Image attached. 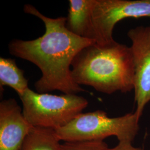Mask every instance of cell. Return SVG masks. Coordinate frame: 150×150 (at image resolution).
Masks as SVG:
<instances>
[{"label":"cell","instance_id":"6da1fadb","mask_svg":"<svg viewBox=\"0 0 150 150\" xmlns=\"http://www.w3.org/2000/svg\"><path fill=\"white\" fill-rule=\"evenodd\" d=\"M23 10L44 22L45 32L33 40H13L8 48L11 54L32 62L41 70L42 76L35 83L36 90L41 93L58 90L76 95L86 92L73 80L71 65L82 49L95 42L70 32L66 27L67 17L50 18L30 4Z\"/></svg>","mask_w":150,"mask_h":150},{"label":"cell","instance_id":"7a4b0ae2","mask_svg":"<svg viewBox=\"0 0 150 150\" xmlns=\"http://www.w3.org/2000/svg\"><path fill=\"white\" fill-rule=\"evenodd\" d=\"M71 71L77 85L91 86L103 93L134 90L131 49L116 41L107 45L95 43L82 49L74 59Z\"/></svg>","mask_w":150,"mask_h":150},{"label":"cell","instance_id":"3957f363","mask_svg":"<svg viewBox=\"0 0 150 150\" xmlns=\"http://www.w3.org/2000/svg\"><path fill=\"white\" fill-rule=\"evenodd\" d=\"M140 117L135 112L109 117L103 111L81 113L70 123L55 130L60 141L64 142L103 141L116 136L119 141L131 142L139 130Z\"/></svg>","mask_w":150,"mask_h":150},{"label":"cell","instance_id":"277c9868","mask_svg":"<svg viewBox=\"0 0 150 150\" xmlns=\"http://www.w3.org/2000/svg\"><path fill=\"white\" fill-rule=\"evenodd\" d=\"M25 117L33 127L56 130L70 123L87 107L85 98L76 94L56 95L28 88L20 97Z\"/></svg>","mask_w":150,"mask_h":150},{"label":"cell","instance_id":"5b68a950","mask_svg":"<svg viewBox=\"0 0 150 150\" xmlns=\"http://www.w3.org/2000/svg\"><path fill=\"white\" fill-rule=\"evenodd\" d=\"M144 17H150V0H94L87 38L100 45L111 44L117 22Z\"/></svg>","mask_w":150,"mask_h":150},{"label":"cell","instance_id":"8992f818","mask_svg":"<svg viewBox=\"0 0 150 150\" xmlns=\"http://www.w3.org/2000/svg\"><path fill=\"white\" fill-rule=\"evenodd\" d=\"M127 36L132 43L130 48L134 63L135 112L141 118L150 102V27L132 28Z\"/></svg>","mask_w":150,"mask_h":150},{"label":"cell","instance_id":"52a82bcc","mask_svg":"<svg viewBox=\"0 0 150 150\" xmlns=\"http://www.w3.org/2000/svg\"><path fill=\"white\" fill-rule=\"evenodd\" d=\"M33 126L13 98L0 103V150H20Z\"/></svg>","mask_w":150,"mask_h":150},{"label":"cell","instance_id":"ba28073f","mask_svg":"<svg viewBox=\"0 0 150 150\" xmlns=\"http://www.w3.org/2000/svg\"><path fill=\"white\" fill-rule=\"evenodd\" d=\"M94 0H70L66 27L70 32L87 38Z\"/></svg>","mask_w":150,"mask_h":150},{"label":"cell","instance_id":"9c48e42d","mask_svg":"<svg viewBox=\"0 0 150 150\" xmlns=\"http://www.w3.org/2000/svg\"><path fill=\"white\" fill-rule=\"evenodd\" d=\"M61 145L55 130L33 127L20 150H61Z\"/></svg>","mask_w":150,"mask_h":150},{"label":"cell","instance_id":"30bf717a","mask_svg":"<svg viewBox=\"0 0 150 150\" xmlns=\"http://www.w3.org/2000/svg\"><path fill=\"white\" fill-rule=\"evenodd\" d=\"M28 83L23 71L18 67L14 59L0 58L1 90L4 86H9L20 97L29 88Z\"/></svg>","mask_w":150,"mask_h":150},{"label":"cell","instance_id":"8fae6325","mask_svg":"<svg viewBox=\"0 0 150 150\" xmlns=\"http://www.w3.org/2000/svg\"><path fill=\"white\" fill-rule=\"evenodd\" d=\"M108 145L103 141L64 142L61 150H106Z\"/></svg>","mask_w":150,"mask_h":150},{"label":"cell","instance_id":"7c38bea8","mask_svg":"<svg viewBox=\"0 0 150 150\" xmlns=\"http://www.w3.org/2000/svg\"><path fill=\"white\" fill-rule=\"evenodd\" d=\"M106 150H144L141 147L134 146L131 142L119 141L118 144L113 148L107 149Z\"/></svg>","mask_w":150,"mask_h":150}]
</instances>
